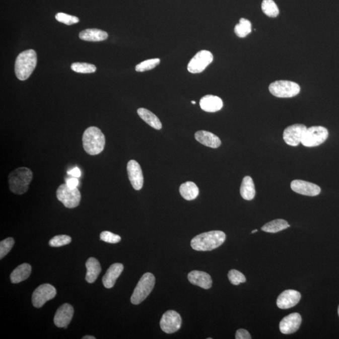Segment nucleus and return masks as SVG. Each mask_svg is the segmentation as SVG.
I'll return each instance as SVG.
<instances>
[{"label": "nucleus", "mask_w": 339, "mask_h": 339, "mask_svg": "<svg viewBox=\"0 0 339 339\" xmlns=\"http://www.w3.org/2000/svg\"><path fill=\"white\" fill-rule=\"evenodd\" d=\"M226 238V234L224 232L212 231L196 236L191 241L190 244L195 251H212L221 246Z\"/></svg>", "instance_id": "obj_1"}, {"label": "nucleus", "mask_w": 339, "mask_h": 339, "mask_svg": "<svg viewBox=\"0 0 339 339\" xmlns=\"http://www.w3.org/2000/svg\"><path fill=\"white\" fill-rule=\"evenodd\" d=\"M105 143V137L98 127H89L85 130L83 135V147L89 155L101 154L103 151Z\"/></svg>", "instance_id": "obj_2"}, {"label": "nucleus", "mask_w": 339, "mask_h": 339, "mask_svg": "<svg viewBox=\"0 0 339 339\" xmlns=\"http://www.w3.org/2000/svg\"><path fill=\"white\" fill-rule=\"evenodd\" d=\"M37 53L34 50H25L20 53L15 65V74L20 81L27 80L36 67Z\"/></svg>", "instance_id": "obj_3"}, {"label": "nucleus", "mask_w": 339, "mask_h": 339, "mask_svg": "<svg viewBox=\"0 0 339 339\" xmlns=\"http://www.w3.org/2000/svg\"><path fill=\"white\" fill-rule=\"evenodd\" d=\"M33 173L26 167H20L10 173L9 183L10 190L15 194H24L29 189Z\"/></svg>", "instance_id": "obj_4"}, {"label": "nucleus", "mask_w": 339, "mask_h": 339, "mask_svg": "<svg viewBox=\"0 0 339 339\" xmlns=\"http://www.w3.org/2000/svg\"><path fill=\"white\" fill-rule=\"evenodd\" d=\"M155 284V278L151 273H146L143 275L131 295L132 304L139 305L144 302L152 292Z\"/></svg>", "instance_id": "obj_5"}, {"label": "nucleus", "mask_w": 339, "mask_h": 339, "mask_svg": "<svg viewBox=\"0 0 339 339\" xmlns=\"http://www.w3.org/2000/svg\"><path fill=\"white\" fill-rule=\"evenodd\" d=\"M269 91L277 98H293L299 94L300 87L297 83L292 81H277L269 85Z\"/></svg>", "instance_id": "obj_6"}, {"label": "nucleus", "mask_w": 339, "mask_h": 339, "mask_svg": "<svg viewBox=\"0 0 339 339\" xmlns=\"http://www.w3.org/2000/svg\"><path fill=\"white\" fill-rule=\"evenodd\" d=\"M57 198L65 208L73 209L80 205L81 194L78 188H71L67 184H62L58 187L56 192Z\"/></svg>", "instance_id": "obj_7"}, {"label": "nucleus", "mask_w": 339, "mask_h": 339, "mask_svg": "<svg viewBox=\"0 0 339 339\" xmlns=\"http://www.w3.org/2000/svg\"><path fill=\"white\" fill-rule=\"evenodd\" d=\"M328 130L323 126H312L307 128L303 134L302 144L307 147L319 146L327 139Z\"/></svg>", "instance_id": "obj_8"}, {"label": "nucleus", "mask_w": 339, "mask_h": 339, "mask_svg": "<svg viewBox=\"0 0 339 339\" xmlns=\"http://www.w3.org/2000/svg\"><path fill=\"white\" fill-rule=\"evenodd\" d=\"M213 60L212 53L208 50H202L197 53L188 63L187 70L192 74L202 73Z\"/></svg>", "instance_id": "obj_9"}, {"label": "nucleus", "mask_w": 339, "mask_h": 339, "mask_svg": "<svg viewBox=\"0 0 339 339\" xmlns=\"http://www.w3.org/2000/svg\"><path fill=\"white\" fill-rule=\"evenodd\" d=\"M57 294L54 287L50 284L40 285L32 295V304L35 307L40 308L48 301L53 299Z\"/></svg>", "instance_id": "obj_10"}, {"label": "nucleus", "mask_w": 339, "mask_h": 339, "mask_svg": "<svg viewBox=\"0 0 339 339\" xmlns=\"http://www.w3.org/2000/svg\"><path fill=\"white\" fill-rule=\"evenodd\" d=\"M160 327L164 332L173 333L177 332L182 325V318L174 310H169L163 315L160 322Z\"/></svg>", "instance_id": "obj_11"}, {"label": "nucleus", "mask_w": 339, "mask_h": 339, "mask_svg": "<svg viewBox=\"0 0 339 339\" xmlns=\"http://www.w3.org/2000/svg\"><path fill=\"white\" fill-rule=\"evenodd\" d=\"M307 129V127L302 124H295L287 127L283 135L285 142L290 146H298L302 142L303 134Z\"/></svg>", "instance_id": "obj_12"}, {"label": "nucleus", "mask_w": 339, "mask_h": 339, "mask_svg": "<svg viewBox=\"0 0 339 339\" xmlns=\"http://www.w3.org/2000/svg\"><path fill=\"white\" fill-rule=\"evenodd\" d=\"M127 172L132 187L136 190H141L144 186V178L140 164L134 160L127 163Z\"/></svg>", "instance_id": "obj_13"}, {"label": "nucleus", "mask_w": 339, "mask_h": 339, "mask_svg": "<svg viewBox=\"0 0 339 339\" xmlns=\"http://www.w3.org/2000/svg\"><path fill=\"white\" fill-rule=\"evenodd\" d=\"M290 186L293 191L303 195L313 197L318 195L321 192L319 186L302 180L292 181Z\"/></svg>", "instance_id": "obj_14"}, {"label": "nucleus", "mask_w": 339, "mask_h": 339, "mask_svg": "<svg viewBox=\"0 0 339 339\" xmlns=\"http://www.w3.org/2000/svg\"><path fill=\"white\" fill-rule=\"evenodd\" d=\"M302 323V317L298 313H293L286 316L280 323V330L284 334H291L299 329Z\"/></svg>", "instance_id": "obj_15"}, {"label": "nucleus", "mask_w": 339, "mask_h": 339, "mask_svg": "<svg viewBox=\"0 0 339 339\" xmlns=\"http://www.w3.org/2000/svg\"><path fill=\"white\" fill-rule=\"evenodd\" d=\"M301 299V294L294 290L283 292L277 298V305L281 309H289L297 305Z\"/></svg>", "instance_id": "obj_16"}, {"label": "nucleus", "mask_w": 339, "mask_h": 339, "mask_svg": "<svg viewBox=\"0 0 339 339\" xmlns=\"http://www.w3.org/2000/svg\"><path fill=\"white\" fill-rule=\"evenodd\" d=\"M74 315V308L70 304L65 303L58 308L55 313L54 323L59 328H67L73 319Z\"/></svg>", "instance_id": "obj_17"}, {"label": "nucleus", "mask_w": 339, "mask_h": 339, "mask_svg": "<svg viewBox=\"0 0 339 339\" xmlns=\"http://www.w3.org/2000/svg\"><path fill=\"white\" fill-rule=\"evenodd\" d=\"M188 280L191 284L206 290L211 289L213 285V280L210 275L204 272H191L188 275Z\"/></svg>", "instance_id": "obj_18"}, {"label": "nucleus", "mask_w": 339, "mask_h": 339, "mask_svg": "<svg viewBox=\"0 0 339 339\" xmlns=\"http://www.w3.org/2000/svg\"><path fill=\"white\" fill-rule=\"evenodd\" d=\"M124 269V266L121 263L112 264L103 278V284L106 289H111L115 285L116 280L120 276Z\"/></svg>", "instance_id": "obj_19"}, {"label": "nucleus", "mask_w": 339, "mask_h": 339, "mask_svg": "<svg viewBox=\"0 0 339 339\" xmlns=\"http://www.w3.org/2000/svg\"><path fill=\"white\" fill-rule=\"evenodd\" d=\"M195 138L197 142L206 147L217 149L221 146V141L218 137L210 131L201 130L195 132Z\"/></svg>", "instance_id": "obj_20"}, {"label": "nucleus", "mask_w": 339, "mask_h": 339, "mask_svg": "<svg viewBox=\"0 0 339 339\" xmlns=\"http://www.w3.org/2000/svg\"><path fill=\"white\" fill-rule=\"evenodd\" d=\"M200 106L205 111L214 113L221 110L223 107V102L218 96L207 95L200 99Z\"/></svg>", "instance_id": "obj_21"}, {"label": "nucleus", "mask_w": 339, "mask_h": 339, "mask_svg": "<svg viewBox=\"0 0 339 339\" xmlns=\"http://www.w3.org/2000/svg\"><path fill=\"white\" fill-rule=\"evenodd\" d=\"M86 266L87 268L86 280L89 284H93L101 272L100 263L98 259L94 257H90L87 261Z\"/></svg>", "instance_id": "obj_22"}, {"label": "nucleus", "mask_w": 339, "mask_h": 339, "mask_svg": "<svg viewBox=\"0 0 339 339\" xmlns=\"http://www.w3.org/2000/svg\"><path fill=\"white\" fill-rule=\"evenodd\" d=\"M108 33L96 29H89L83 30L80 34L81 40L89 42H101L108 39Z\"/></svg>", "instance_id": "obj_23"}, {"label": "nucleus", "mask_w": 339, "mask_h": 339, "mask_svg": "<svg viewBox=\"0 0 339 339\" xmlns=\"http://www.w3.org/2000/svg\"><path fill=\"white\" fill-rule=\"evenodd\" d=\"M31 273L32 267L29 264H22L13 271L10 275V279L13 284H19L27 280Z\"/></svg>", "instance_id": "obj_24"}, {"label": "nucleus", "mask_w": 339, "mask_h": 339, "mask_svg": "<svg viewBox=\"0 0 339 339\" xmlns=\"http://www.w3.org/2000/svg\"><path fill=\"white\" fill-rule=\"evenodd\" d=\"M240 193L244 200H251L254 198L256 195L254 183L249 176H246L243 178L241 185Z\"/></svg>", "instance_id": "obj_25"}, {"label": "nucleus", "mask_w": 339, "mask_h": 339, "mask_svg": "<svg viewBox=\"0 0 339 339\" xmlns=\"http://www.w3.org/2000/svg\"><path fill=\"white\" fill-rule=\"evenodd\" d=\"M137 113L139 114L140 118H141L145 122H146L148 124H149L150 126H152L156 129H162V124L161 121H160L159 118H158L155 114L152 113L151 111L148 110V109L145 108H139L137 110Z\"/></svg>", "instance_id": "obj_26"}, {"label": "nucleus", "mask_w": 339, "mask_h": 339, "mask_svg": "<svg viewBox=\"0 0 339 339\" xmlns=\"http://www.w3.org/2000/svg\"><path fill=\"white\" fill-rule=\"evenodd\" d=\"M179 191L182 197L187 200L195 199L199 193V189L197 185L192 182L182 183L180 185Z\"/></svg>", "instance_id": "obj_27"}, {"label": "nucleus", "mask_w": 339, "mask_h": 339, "mask_svg": "<svg viewBox=\"0 0 339 339\" xmlns=\"http://www.w3.org/2000/svg\"><path fill=\"white\" fill-rule=\"evenodd\" d=\"M290 226L287 221L279 219H275L265 224L262 227L261 229L266 233H276L289 228Z\"/></svg>", "instance_id": "obj_28"}, {"label": "nucleus", "mask_w": 339, "mask_h": 339, "mask_svg": "<svg viewBox=\"0 0 339 339\" xmlns=\"http://www.w3.org/2000/svg\"><path fill=\"white\" fill-rule=\"evenodd\" d=\"M234 32L237 36L240 38H244L247 36L251 32V24L248 20L242 19L239 20V23L236 25L234 28Z\"/></svg>", "instance_id": "obj_29"}, {"label": "nucleus", "mask_w": 339, "mask_h": 339, "mask_svg": "<svg viewBox=\"0 0 339 339\" xmlns=\"http://www.w3.org/2000/svg\"><path fill=\"white\" fill-rule=\"evenodd\" d=\"M261 9L264 14L267 17L275 18L279 15V9L274 0H263Z\"/></svg>", "instance_id": "obj_30"}, {"label": "nucleus", "mask_w": 339, "mask_h": 339, "mask_svg": "<svg viewBox=\"0 0 339 339\" xmlns=\"http://www.w3.org/2000/svg\"><path fill=\"white\" fill-rule=\"evenodd\" d=\"M71 69L76 73L89 74L96 72V67L88 63L75 62L71 65Z\"/></svg>", "instance_id": "obj_31"}, {"label": "nucleus", "mask_w": 339, "mask_h": 339, "mask_svg": "<svg viewBox=\"0 0 339 339\" xmlns=\"http://www.w3.org/2000/svg\"><path fill=\"white\" fill-rule=\"evenodd\" d=\"M160 60L159 58H152L144 61L139 64H138L135 67V70L137 72H145V71H150L154 69L156 66L159 64Z\"/></svg>", "instance_id": "obj_32"}, {"label": "nucleus", "mask_w": 339, "mask_h": 339, "mask_svg": "<svg viewBox=\"0 0 339 339\" xmlns=\"http://www.w3.org/2000/svg\"><path fill=\"white\" fill-rule=\"evenodd\" d=\"M228 279L229 282L234 285H239L246 281L245 276L242 273L236 269H231L229 272Z\"/></svg>", "instance_id": "obj_33"}, {"label": "nucleus", "mask_w": 339, "mask_h": 339, "mask_svg": "<svg viewBox=\"0 0 339 339\" xmlns=\"http://www.w3.org/2000/svg\"><path fill=\"white\" fill-rule=\"evenodd\" d=\"M72 241L70 236L67 235H58L50 239L49 245L51 247H61L67 245Z\"/></svg>", "instance_id": "obj_34"}, {"label": "nucleus", "mask_w": 339, "mask_h": 339, "mask_svg": "<svg viewBox=\"0 0 339 339\" xmlns=\"http://www.w3.org/2000/svg\"><path fill=\"white\" fill-rule=\"evenodd\" d=\"M14 239L12 238L5 239L0 243V259H3L9 253L14 246Z\"/></svg>", "instance_id": "obj_35"}, {"label": "nucleus", "mask_w": 339, "mask_h": 339, "mask_svg": "<svg viewBox=\"0 0 339 339\" xmlns=\"http://www.w3.org/2000/svg\"><path fill=\"white\" fill-rule=\"evenodd\" d=\"M55 19L58 22L63 23V24L67 25L77 24V23L80 22V20H79L77 17L63 14V13H58L55 15Z\"/></svg>", "instance_id": "obj_36"}, {"label": "nucleus", "mask_w": 339, "mask_h": 339, "mask_svg": "<svg viewBox=\"0 0 339 339\" xmlns=\"http://www.w3.org/2000/svg\"><path fill=\"white\" fill-rule=\"evenodd\" d=\"M101 240L106 243L116 244L121 241V237L109 231H103L100 234Z\"/></svg>", "instance_id": "obj_37"}, {"label": "nucleus", "mask_w": 339, "mask_h": 339, "mask_svg": "<svg viewBox=\"0 0 339 339\" xmlns=\"http://www.w3.org/2000/svg\"><path fill=\"white\" fill-rule=\"evenodd\" d=\"M236 339H251V336L248 330L245 329H239L236 333Z\"/></svg>", "instance_id": "obj_38"}, {"label": "nucleus", "mask_w": 339, "mask_h": 339, "mask_svg": "<svg viewBox=\"0 0 339 339\" xmlns=\"http://www.w3.org/2000/svg\"><path fill=\"white\" fill-rule=\"evenodd\" d=\"M66 184L69 187L71 188H78L79 185V180L78 178L72 177L66 180Z\"/></svg>", "instance_id": "obj_39"}, {"label": "nucleus", "mask_w": 339, "mask_h": 339, "mask_svg": "<svg viewBox=\"0 0 339 339\" xmlns=\"http://www.w3.org/2000/svg\"><path fill=\"white\" fill-rule=\"evenodd\" d=\"M67 174L73 176V177L79 178L81 177V172L79 168L76 167L75 169L68 171Z\"/></svg>", "instance_id": "obj_40"}, {"label": "nucleus", "mask_w": 339, "mask_h": 339, "mask_svg": "<svg viewBox=\"0 0 339 339\" xmlns=\"http://www.w3.org/2000/svg\"><path fill=\"white\" fill-rule=\"evenodd\" d=\"M83 339H96V337H94V336L91 335H86L85 337L82 338Z\"/></svg>", "instance_id": "obj_41"}, {"label": "nucleus", "mask_w": 339, "mask_h": 339, "mask_svg": "<svg viewBox=\"0 0 339 339\" xmlns=\"http://www.w3.org/2000/svg\"><path fill=\"white\" fill-rule=\"evenodd\" d=\"M257 231V229H255V230H253V231L251 232V233L253 234L256 233Z\"/></svg>", "instance_id": "obj_42"}, {"label": "nucleus", "mask_w": 339, "mask_h": 339, "mask_svg": "<svg viewBox=\"0 0 339 339\" xmlns=\"http://www.w3.org/2000/svg\"><path fill=\"white\" fill-rule=\"evenodd\" d=\"M192 103L193 104H196V102L194 101H192Z\"/></svg>", "instance_id": "obj_43"}, {"label": "nucleus", "mask_w": 339, "mask_h": 339, "mask_svg": "<svg viewBox=\"0 0 339 339\" xmlns=\"http://www.w3.org/2000/svg\"><path fill=\"white\" fill-rule=\"evenodd\" d=\"M338 316H339V306H338Z\"/></svg>", "instance_id": "obj_44"}]
</instances>
